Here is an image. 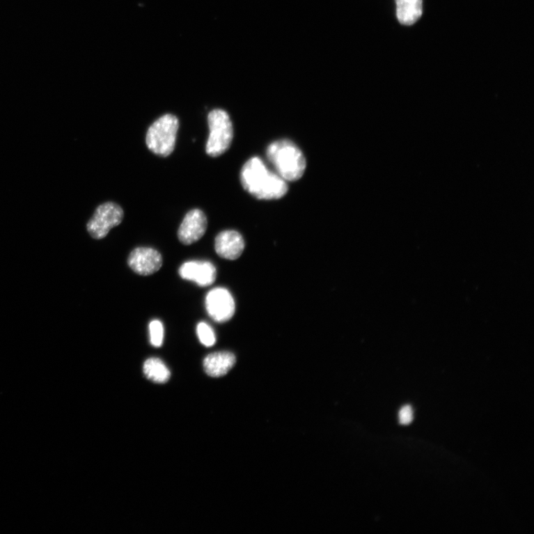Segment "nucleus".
<instances>
[{"label": "nucleus", "instance_id": "1", "mask_svg": "<svg viewBox=\"0 0 534 534\" xmlns=\"http://www.w3.org/2000/svg\"><path fill=\"white\" fill-rule=\"evenodd\" d=\"M242 184L250 195L260 200H277L288 191L286 180L272 173L261 159L254 157L244 165Z\"/></svg>", "mask_w": 534, "mask_h": 534}, {"label": "nucleus", "instance_id": "2", "mask_svg": "<svg viewBox=\"0 0 534 534\" xmlns=\"http://www.w3.org/2000/svg\"><path fill=\"white\" fill-rule=\"evenodd\" d=\"M269 161L277 174L286 181L299 180L306 169V159L299 148L288 140L271 143L267 150Z\"/></svg>", "mask_w": 534, "mask_h": 534}, {"label": "nucleus", "instance_id": "3", "mask_svg": "<svg viewBox=\"0 0 534 534\" xmlns=\"http://www.w3.org/2000/svg\"><path fill=\"white\" fill-rule=\"evenodd\" d=\"M178 129L179 120L172 113L157 119L146 133L148 149L158 156H169L175 150Z\"/></svg>", "mask_w": 534, "mask_h": 534}, {"label": "nucleus", "instance_id": "4", "mask_svg": "<svg viewBox=\"0 0 534 534\" xmlns=\"http://www.w3.org/2000/svg\"><path fill=\"white\" fill-rule=\"evenodd\" d=\"M209 139L206 146L208 155L216 157L229 150L233 139V127L228 113L214 109L209 113Z\"/></svg>", "mask_w": 534, "mask_h": 534}, {"label": "nucleus", "instance_id": "5", "mask_svg": "<svg viewBox=\"0 0 534 534\" xmlns=\"http://www.w3.org/2000/svg\"><path fill=\"white\" fill-rule=\"evenodd\" d=\"M123 218V210L117 203L101 204L88 222L87 231L95 239H103L113 227L122 223Z\"/></svg>", "mask_w": 534, "mask_h": 534}, {"label": "nucleus", "instance_id": "6", "mask_svg": "<svg viewBox=\"0 0 534 534\" xmlns=\"http://www.w3.org/2000/svg\"><path fill=\"white\" fill-rule=\"evenodd\" d=\"M206 309L211 319L218 323L229 322L235 312L231 293L225 288L212 290L206 297Z\"/></svg>", "mask_w": 534, "mask_h": 534}, {"label": "nucleus", "instance_id": "7", "mask_svg": "<svg viewBox=\"0 0 534 534\" xmlns=\"http://www.w3.org/2000/svg\"><path fill=\"white\" fill-rule=\"evenodd\" d=\"M129 267L140 276H151L163 265V258L156 249L139 247L133 250L128 258Z\"/></svg>", "mask_w": 534, "mask_h": 534}, {"label": "nucleus", "instance_id": "8", "mask_svg": "<svg viewBox=\"0 0 534 534\" xmlns=\"http://www.w3.org/2000/svg\"><path fill=\"white\" fill-rule=\"evenodd\" d=\"M207 230V219L201 210H192L185 216L178 232L179 241L184 245L198 242Z\"/></svg>", "mask_w": 534, "mask_h": 534}, {"label": "nucleus", "instance_id": "9", "mask_svg": "<svg viewBox=\"0 0 534 534\" xmlns=\"http://www.w3.org/2000/svg\"><path fill=\"white\" fill-rule=\"evenodd\" d=\"M180 276L193 281L202 288L212 285L217 277V270L210 261L191 260L182 265L179 269Z\"/></svg>", "mask_w": 534, "mask_h": 534}, {"label": "nucleus", "instance_id": "10", "mask_svg": "<svg viewBox=\"0 0 534 534\" xmlns=\"http://www.w3.org/2000/svg\"><path fill=\"white\" fill-rule=\"evenodd\" d=\"M244 247V238L237 231H223L215 237V251L222 258L231 260L239 258Z\"/></svg>", "mask_w": 534, "mask_h": 534}, {"label": "nucleus", "instance_id": "11", "mask_svg": "<svg viewBox=\"0 0 534 534\" xmlns=\"http://www.w3.org/2000/svg\"><path fill=\"white\" fill-rule=\"evenodd\" d=\"M235 363L236 357L230 352H216L204 359L203 369L209 377L219 378L228 373Z\"/></svg>", "mask_w": 534, "mask_h": 534}, {"label": "nucleus", "instance_id": "12", "mask_svg": "<svg viewBox=\"0 0 534 534\" xmlns=\"http://www.w3.org/2000/svg\"><path fill=\"white\" fill-rule=\"evenodd\" d=\"M396 16L400 24L411 26L423 15V0H395Z\"/></svg>", "mask_w": 534, "mask_h": 534}, {"label": "nucleus", "instance_id": "13", "mask_svg": "<svg viewBox=\"0 0 534 534\" xmlns=\"http://www.w3.org/2000/svg\"><path fill=\"white\" fill-rule=\"evenodd\" d=\"M143 373L148 379L156 384H165L171 377V372L157 358H150L144 362Z\"/></svg>", "mask_w": 534, "mask_h": 534}, {"label": "nucleus", "instance_id": "14", "mask_svg": "<svg viewBox=\"0 0 534 534\" xmlns=\"http://www.w3.org/2000/svg\"><path fill=\"white\" fill-rule=\"evenodd\" d=\"M197 334L201 343L207 347H212L216 343V337L212 328L205 322H201L197 327Z\"/></svg>", "mask_w": 534, "mask_h": 534}, {"label": "nucleus", "instance_id": "15", "mask_svg": "<svg viewBox=\"0 0 534 534\" xmlns=\"http://www.w3.org/2000/svg\"><path fill=\"white\" fill-rule=\"evenodd\" d=\"M150 342L152 346L161 347L164 340V326L158 320H154L150 324Z\"/></svg>", "mask_w": 534, "mask_h": 534}, {"label": "nucleus", "instance_id": "16", "mask_svg": "<svg viewBox=\"0 0 534 534\" xmlns=\"http://www.w3.org/2000/svg\"><path fill=\"white\" fill-rule=\"evenodd\" d=\"M413 418V409L411 406L406 405L402 408V410L400 412V420L401 424H410L412 422Z\"/></svg>", "mask_w": 534, "mask_h": 534}]
</instances>
